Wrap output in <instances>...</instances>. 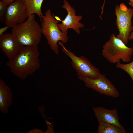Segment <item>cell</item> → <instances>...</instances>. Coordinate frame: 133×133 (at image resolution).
I'll return each instance as SVG.
<instances>
[{"mask_svg":"<svg viewBox=\"0 0 133 133\" xmlns=\"http://www.w3.org/2000/svg\"><path fill=\"white\" fill-rule=\"evenodd\" d=\"M40 55L38 46H23L16 56L5 65L15 76L25 80L40 68Z\"/></svg>","mask_w":133,"mask_h":133,"instance_id":"6da1fadb","label":"cell"},{"mask_svg":"<svg viewBox=\"0 0 133 133\" xmlns=\"http://www.w3.org/2000/svg\"><path fill=\"white\" fill-rule=\"evenodd\" d=\"M11 33L23 46H38L41 38V27L34 14L23 23L12 27Z\"/></svg>","mask_w":133,"mask_h":133,"instance_id":"7a4b0ae2","label":"cell"},{"mask_svg":"<svg viewBox=\"0 0 133 133\" xmlns=\"http://www.w3.org/2000/svg\"><path fill=\"white\" fill-rule=\"evenodd\" d=\"M41 31L42 34L47 40L48 44L56 54L59 53L58 41L63 43L67 42L68 40L67 32L63 33L59 28L56 20L52 15L50 9L47 10L41 19Z\"/></svg>","mask_w":133,"mask_h":133,"instance_id":"3957f363","label":"cell"},{"mask_svg":"<svg viewBox=\"0 0 133 133\" xmlns=\"http://www.w3.org/2000/svg\"><path fill=\"white\" fill-rule=\"evenodd\" d=\"M102 54L104 58L111 63H117L120 62L121 60L128 63L133 54V48L127 46L113 33L103 46Z\"/></svg>","mask_w":133,"mask_h":133,"instance_id":"277c9868","label":"cell"},{"mask_svg":"<svg viewBox=\"0 0 133 133\" xmlns=\"http://www.w3.org/2000/svg\"><path fill=\"white\" fill-rule=\"evenodd\" d=\"M115 14L116 16V24L119 31V33L116 37L126 45L133 30L132 21L133 9L128 8L124 4L122 3L116 6Z\"/></svg>","mask_w":133,"mask_h":133,"instance_id":"5b68a950","label":"cell"},{"mask_svg":"<svg viewBox=\"0 0 133 133\" xmlns=\"http://www.w3.org/2000/svg\"><path fill=\"white\" fill-rule=\"evenodd\" d=\"M62 51L71 59V64L76 70L78 78L86 77L91 78H97L100 73L99 69L94 66L86 58L83 56L78 57L66 49L63 43H59Z\"/></svg>","mask_w":133,"mask_h":133,"instance_id":"8992f818","label":"cell"},{"mask_svg":"<svg viewBox=\"0 0 133 133\" xmlns=\"http://www.w3.org/2000/svg\"><path fill=\"white\" fill-rule=\"evenodd\" d=\"M79 79L84 82L85 86L101 94L114 98L119 96L117 89L104 74L100 73L96 78L83 77Z\"/></svg>","mask_w":133,"mask_h":133,"instance_id":"52a82bcc","label":"cell"},{"mask_svg":"<svg viewBox=\"0 0 133 133\" xmlns=\"http://www.w3.org/2000/svg\"><path fill=\"white\" fill-rule=\"evenodd\" d=\"M28 18L27 10L23 0H16L8 6L5 22L10 27L21 23Z\"/></svg>","mask_w":133,"mask_h":133,"instance_id":"ba28073f","label":"cell"},{"mask_svg":"<svg viewBox=\"0 0 133 133\" xmlns=\"http://www.w3.org/2000/svg\"><path fill=\"white\" fill-rule=\"evenodd\" d=\"M62 7L66 10L67 15L63 20H61L59 17H55L56 20L62 21L61 23L58 24L59 28L63 33L67 32L68 29L71 28L77 33L80 34V28H83L84 26L83 23L79 22V21L82 19V16L76 15L75 9L66 0H64Z\"/></svg>","mask_w":133,"mask_h":133,"instance_id":"9c48e42d","label":"cell"},{"mask_svg":"<svg viewBox=\"0 0 133 133\" xmlns=\"http://www.w3.org/2000/svg\"><path fill=\"white\" fill-rule=\"evenodd\" d=\"M23 46L12 33L0 35V48L8 60L13 59L18 53Z\"/></svg>","mask_w":133,"mask_h":133,"instance_id":"30bf717a","label":"cell"},{"mask_svg":"<svg viewBox=\"0 0 133 133\" xmlns=\"http://www.w3.org/2000/svg\"><path fill=\"white\" fill-rule=\"evenodd\" d=\"M93 111L98 122H101L111 123L125 130L119 121L118 111L116 109L109 110L102 106H98L94 107Z\"/></svg>","mask_w":133,"mask_h":133,"instance_id":"8fae6325","label":"cell"},{"mask_svg":"<svg viewBox=\"0 0 133 133\" xmlns=\"http://www.w3.org/2000/svg\"><path fill=\"white\" fill-rule=\"evenodd\" d=\"M13 102V95L11 89L5 82L0 78V110L7 114Z\"/></svg>","mask_w":133,"mask_h":133,"instance_id":"7c38bea8","label":"cell"},{"mask_svg":"<svg viewBox=\"0 0 133 133\" xmlns=\"http://www.w3.org/2000/svg\"><path fill=\"white\" fill-rule=\"evenodd\" d=\"M27 10L28 17L33 14H37L41 20L43 15L41 7L43 0H23Z\"/></svg>","mask_w":133,"mask_h":133,"instance_id":"4fadbf2b","label":"cell"},{"mask_svg":"<svg viewBox=\"0 0 133 133\" xmlns=\"http://www.w3.org/2000/svg\"><path fill=\"white\" fill-rule=\"evenodd\" d=\"M98 127V133H126L125 130H122L113 124L99 122Z\"/></svg>","mask_w":133,"mask_h":133,"instance_id":"5bb4252c","label":"cell"},{"mask_svg":"<svg viewBox=\"0 0 133 133\" xmlns=\"http://www.w3.org/2000/svg\"><path fill=\"white\" fill-rule=\"evenodd\" d=\"M116 66L117 68L125 71L129 75L132 80L133 87V61L131 62L126 64L118 63H116Z\"/></svg>","mask_w":133,"mask_h":133,"instance_id":"9a60e30c","label":"cell"},{"mask_svg":"<svg viewBox=\"0 0 133 133\" xmlns=\"http://www.w3.org/2000/svg\"><path fill=\"white\" fill-rule=\"evenodd\" d=\"M8 6L6 3L2 0L0 1V21L5 20L7 12Z\"/></svg>","mask_w":133,"mask_h":133,"instance_id":"2e32d148","label":"cell"},{"mask_svg":"<svg viewBox=\"0 0 133 133\" xmlns=\"http://www.w3.org/2000/svg\"><path fill=\"white\" fill-rule=\"evenodd\" d=\"M43 131L37 128H34L29 131L27 133H43Z\"/></svg>","mask_w":133,"mask_h":133,"instance_id":"e0dca14e","label":"cell"},{"mask_svg":"<svg viewBox=\"0 0 133 133\" xmlns=\"http://www.w3.org/2000/svg\"><path fill=\"white\" fill-rule=\"evenodd\" d=\"M10 27L7 26L3 28H1L0 29V35L3 34V33Z\"/></svg>","mask_w":133,"mask_h":133,"instance_id":"ac0fdd59","label":"cell"},{"mask_svg":"<svg viewBox=\"0 0 133 133\" xmlns=\"http://www.w3.org/2000/svg\"><path fill=\"white\" fill-rule=\"evenodd\" d=\"M16 0H0L5 2L8 6Z\"/></svg>","mask_w":133,"mask_h":133,"instance_id":"d6986e66","label":"cell"},{"mask_svg":"<svg viewBox=\"0 0 133 133\" xmlns=\"http://www.w3.org/2000/svg\"><path fill=\"white\" fill-rule=\"evenodd\" d=\"M133 39V30L131 32L129 37V40H131Z\"/></svg>","mask_w":133,"mask_h":133,"instance_id":"ffe728a7","label":"cell"},{"mask_svg":"<svg viewBox=\"0 0 133 133\" xmlns=\"http://www.w3.org/2000/svg\"><path fill=\"white\" fill-rule=\"evenodd\" d=\"M129 4L131 7H133V0H129Z\"/></svg>","mask_w":133,"mask_h":133,"instance_id":"44dd1931","label":"cell"},{"mask_svg":"<svg viewBox=\"0 0 133 133\" xmlns=\"http://www.w3.org/2000/svg\"><path fill=\"white\" fill-rule=\"evenodd\" d=\"M105 2V0H104V2L103 3V5H104Z\"/></svg>","mask_w":133,"mask_h":133,"instance_id":"7402d4cb","label":"cell"}]
</instances>
